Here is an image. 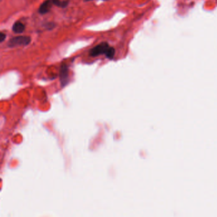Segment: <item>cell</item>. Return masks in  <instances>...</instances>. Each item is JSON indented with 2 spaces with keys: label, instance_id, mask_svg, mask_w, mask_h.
Wrapping results in <instances>:
<instances>
[{
  "label": "cell",
  "instance_id": "1",
  "mask_svg": "<svg viewBox=\"0 0 217 217\" xmlns=\"http://www.w3.org/2000/svg\"><path fill=\"white\" fill-rule=\"evenodd\" d=\"M31 38L29 36H18L13 37L8 41V46L9 47H15L17 46H26L31 43Z\"/></svg>",
  "mask_w": 217,
  "mask_h": 217
},
{
  "label": "cell",
  "instance_id": "2",
  "mask_svg": "<svg viewBox=\"0 0 217 217\" xmlns=\"http://www.w3.org/2000/svg\"><path fill=\"white\" fill-rule=\"evenodd\" d=\"M110 48L109 45L107 42H102L92 48L89 52V54L92 57H96L101 54H106Z\"/></svg>",
  "mask_w": 217,
  "mask_h": 217
},
{
  "label": "cell",
  "instance_id": "3",
  "mask_svg": "<svg viewBox=\"0 0 217 217\" xmlns=\"http://www.w3.org/2000/svg\"><path fill=\"white\" fill-rule=\"evenodd\" d=\"M53 3L51 0H46L42 4H41L39 8V13L41 14H45V13H48L50 8H52Z\"/></svg>",
  "mask_w": 217,
  "mask_h": 217
},
{
  "label": "cell",
  "instance_id": "4",
  "mask_svg": "<svg viewBox=\"0 0 217 217\" xmlns=\"http://www.w3.org/2000/svg\"><path fill=\"white\" fill-rule=\"evenodd\" d=\"M60 77L62 84H66V80L68 78V68L66 64H63L61 67V71H60Z\"/></svg>",
  "mask_w": 217,
  "mask_h": 217
},
{
  "label": "cell",
  "instance_id": "5",
  "mask_svg": "<svg viewBox=\"0 0 217 217\" xmlns=\"http://www.w3.org/2000/svg\"><path fill=\"white\" fill-rule=\"evenodd\" d=\"M25 29V26L21 22H17L13 25L12 30L15 33H22Z\"/></svg>",
  "mask_w": 217,
  "mask_h": 217
},
{
  "label": "cell",
  "instance_id": "6",
  "mask_svg": "<svg viewBox=\"0 0 217 217\" xmlns=\"http://www.w3.org/2000/svg\"><path fill=\"white\" fill-rule=\"evenodd\" d=\"M51 1H52L53 4H55V5H56L57 7H62V8L66 7L67 5H68V1H61L60 0H51Z\"/></svg>",
  "mask_w": 217,
  "mask_h": 217
},
{
  "label": "cell",
  "instance_id": "7",
  "mask_svg": "<svg viewBox=\"0 0 217 217\" xmlns=\"http://www.w3.org/2000/svg\"><path fill=\"white\" fill-rule=\"evenodd\" d=\"M115 54V49L113 47H110L108 50V51L107 52V53H106L105 55L107 58H108L110 59H112L113 58Z\"/></svg>",
  "mask_w": 217,
  "mask_h": 217
},
{
  "label": "cell",
  "instance_id": "8",
  "mask_svg": "<svg viewBox=\"0 0 217 217\" xmlns=\"http://www.w3.org/2000/svg\"><path fill=\"white\" fill-rule=\"evenodd\" d=\"M5 38H6V35L3 33V32H1V34H0V41L3 42V41L5 40Z\"/></svg>",
  "mask_w": 217,
  "mask_h": 217
},
{
  "label": "cell",
  "instance_id": "9",
  "mask_svg": "<svg viewBox=\"0 0 217 217\" xmlns=\"http://www.w3.org/2000/svg\"><path fill=\"white\" fill-rule=\"evenodd\" d=\"M85 1H91V0H85Z\"/></svg>",
  "mask_w": 217,
  "mask_h": 217
}]
</instances>
